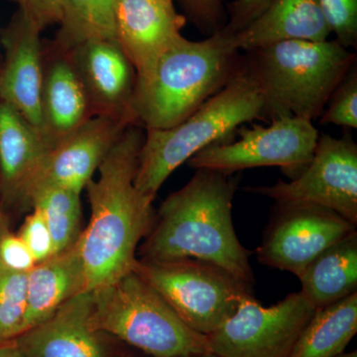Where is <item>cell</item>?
Listing matches in <instances>:
<instances>
[{"instance_id": "1", "label": "cell", "mask_w": 357, "mask_h": 357, "mask_svg": "<svg viewBox=\"0 0 357 357\" xmlns=\"http://www.w3.org/2000/svg\"><path fill=\"white\" fill-rule=\"evenodd\" d=\"M145 134L129 126L86 185L91 220L79 238L86 291H95L132 271L137 248L155 220L154 199L134 185Z\"/></svg>"}, {"instance_id": "2", "label": "cell", "mask_w": 357, "mask_h": 357, "mask_svg": "<svg viewBox=\"0 0 357 357\" xmlns=\"http://www.w3.org/2000/svg\"><path fill=\"white\" fill-rule=\"evenodd\" d=\"M236 184L232 174L198 169L160 206L141 244V259L203 260L252 285L250 252L238 241L232 222Z\"/></svg>"}, {"instance_id": "3", "label": "cell", "mask_w": 357, "mask_h": 357, "mask_svg": "<svg viewBox=\"0 0 357 357\" xmlns=\"http://www.w3.org/2000/svg\"><path fill=\"white\" fill-rule=\"evenodd\" d=\"M243 57L225 28L202 41L180 37L149 74L136 79L133 112L146 129L177 126L243 70Z\"/></svg>"}, {"instance_id": "4", "label": "cell", "mask_w": 357, "mask_h": 357, "mask_svg": "<svg viewBox=\"0 0 357 357\" xmlns=\"http://www.w3.org/2000/svg\"><path fill=\"white\" fill-rule=\"evenodd\" d=\"M356 54L337 40H290L246 52L244 67L261 91L268 119L314 122L356 65Z\"/></svg>"}, {"instance_id": "5", "label": "cell", "mask_w": 357, "mask_h": 357, "mask_svg": "<svg viewBox=\"0 0 357 357\" xmlns=\"http://www.w3.org/2000/svg\"><path fill=\"white\" fill-rule=\"evenodd\" d=\"M268 117L266 103L255 79L244 67L225 88L177 126L146 129L134 185L155 199L171 174L204 148L232 141L243 124Z\"/></svg>"}, {"instance_id": "6", "label": "cell", "mask_w": 357, "mask_h": 357, "mask_svg": "<svg viewBox=\"0 0 357 357\" xmlns=\"http://www.w3.org/2000/svg\"><path fill=\"white\" fill-rule=\"evenodd\" d=\"M91 292V321L98 332L114 335L153 357L211 352L208 337L185 325L135 272Z\"/></svg>"}, {"instance_id": "7", "label": "cell", "mask_w": 357, "mask_h": 357, "mask_svg": "<svg viewBox=\"0 0 357 357\" xmlns=\"http://www.w3.org/2000/svg\"><path fill=\"white\" fill-rule=\"evenodd\" d=\"M132 271L165 299L185 325L206 337L236 312L241 301L253 295L252 285L194 258H140Z\"/></svg>"}, {"instance_id": "8", "label": "cell", "mask_w": 357, "mask_h": 357, "mask_svg": "<svg viewBox=\"0 0 357 357\" xmlns=\"http://www.w3.org/2000/svg\"><path fill=\"white\" fill-rule=\"evenodd\" d=\"M241 139L215 143L188 161L191 168L234 174L257 167H279L291 180L304 172L319 136L312 121L296 116L271 119L268 126L238 128Z\"/></svg>"}, {"instance_id": "9", "label": "cell", "mask_w": 357, "mask_h": 357, "mask_svg": "<svg viewBox=\"0 0 357 357\" xmlns=\"http://www.w3.org/2000/svg\"><path fill=\"white\" fill-rule=\"evenodd\" d=\"M314 311L301 292L271 307L248 296L208 335L211 351L218 357H290Z\"/></svg>"}, {"instance_id": "10", "label": "cell", "mask_w": 357, "mask_h": 357, "mask_svg": "<svg viewBox=\"0 0 357 357\" xmlns=\"http://www.w3.org/2000/svg\"><path fill=\"white\" fill-rule=\"evenodd\" d=\"M276 203L303 202L330 208L357 225V144L351 135H319L304 172L291 182L246 188Z\"/></svg>"}, {"instance_id": "11", "label": "cell", "mask_w": 357, "mask_h": 357, "mask_svg": "<svg viewBox=\"0 0 357 357\" xmlns=\"http://www.w3.org/2000/svg\"><path fill=\"white\" fill-rule=\"evenodd\" d=\"M356 231V225L325 206L277 203L256 257L263 265L299 277L317 256Z\"/></svg>"}, {"instance_id": "12", "label": "cell", "mask_w": 357, "mask_h": 357, "mask_svg": "<svg viewBox=\"0 0 357 357\" xmlns=\"http://www.w3.org/2000/svg\"><path fill=\"white\" fill-rule=\"evenodd\" d=\"M133 126L126 119L91 116L58 141L42 163L31 195L42 188L57 187L79 192L109 153L124 131Z\"/></svg>"}, {"instance_id": "13", "label": "cell", "mask_w": 357, "mask_h": 357, "mask_svg": "<svg viewBox=\"0 0 357 357\" xmlns=\"http://www.w3.org/2000/svg\"><path fill=\"white\" fill-rule=\"evenodd\" d=\"M67 51L86 93L91 116L138 124L132 107L135 69L116 40H91Z\"/></svg>"}, {"instance_id": "14", "label": "cell", "mask_w": 357, "mask_h": 357, "mask_svg": "<svg viewBox=\"0 0 357 357\" xmlns=\"http://www.w3.org/2000/svg\"><path fill=\"white\" fill-rule=\"evenodd\" d=\"M185 17L173 0H119L115 11V39L136 72V79L149 74L160 57L181 34Z\"/></svg>"}, {"instance_id": "15", "label": "cell", "mask_w": 357, "mask_h": 357, "mask_svg": "<svg viewBox=\"0 0 357 357\" xmlns=\"http://www.w3.org/2000/svg\"><path fill=\"white\" fill-rule=\"evenodd\" d=\"M91 312L93 293L84 291L11 342L21 357H109L105 333L96 330Z\"/></svg>"}, {"instance_id": "16", "label": "cell", "mask_w": 357, "mask_h": 357, "mask_svg": "<svg viewBox=\"0 0 357 357\" xmlns=\"http://www.w3.org/2000/svg\"><path fill=\"white\" fill-rule=\"evenodd\" d=\"M41 32L18 11L2 33L4 59L0 69V102L13 107L44 136L40 109Z\"/></svg>"}, {"instance_id": "17", "label": "cell", "mask_w": 357, "mask_h": 357, "mask_svg": "<svg viewBox=\"0 0 357 357\" xmlns=\"http://www.w3.org/2000/svg\"><path fill=\"white\" fill-rule=\"evenodd\" d=\"M51 145L10 105L0 102V203L29 208L30 191Z\"/></svg>"}, {"instance_id": "18", "label": "cell", "mask_w": 357, "mask_h": 357, "mask_svg": "<svg viewBox=\"0 0 357 357\" xmlns=\"http://www.w3.org/2000/svg\"><path fill=\"white\" fill-rule=\"evenodd\" d=\"M42 66L40 109L43 134L52 149L91 116L69 52L54 42L42 45Z\"/></svg>"}, {"instance_id": "19", "label": "cell", "mask_w": 357, "mask_h": 357, "mask_svg": "<svg viewBox=\"0 0 357 357\" xmlns=\"http://www.w3.org/2000/svg\"><path fill=\"white\" fill-rule=\"evenodd\" d=\"M331 34L319 0H272L252 22L231 34V43L248 52L290 40L325 41Z\"/></svg>"}, {"instance_id": "20", "label": "cell", "mask_w": 357, "mask_h": 357, "mask_svg": "<svg viewBox=\"0 0 357 357\" xmlns=\"http://www.w3.org/2000/svg\"><path fill=\"white\" fill-rule=\"evenodd\" d=\"M86 291L79 239L72 248L37 263L27 273L24 332L50 318L59 307Z\"/></svg>"}, {"instance_id": "21", "label": "cell", "mask_w": 357, "mask_h": 357, "mask_svg": "<svg viewBox=\"0 0 357 357\" xmlns=\"http://www.w3.org/2000/svg\"><path fill=\"white\" fill-rule=\"evenodd\" d=\"M298 278L301 293L314 309L357 292V232L317 256Z\"/></svg>"}, {"instance_id": "22", "label": "cell", "mask_w": 357, "mask_h": 357, "mask_svg": "<svg viewBox=\"0 0 357 357\" xmlns=\"http://www.w3.org/2000/svg\"><path fill=\"white\" fill-rule=\"evenodd\" d=\"M357 332V292L316 309L290 357H337Z\"/></svg>"}, {"instance_id": "23", "label": "cell", "mask_w": 357, "mask_h": 357, "mask_svg": "<svg viewBox=\"0 0 357 357\" xmlns=\"http://www.w3.org/2000/svg\"><path fill=\"white\" fill-rule=\"evenodd\" d=\"M119 0H62L60 24L54 43L64 50L91 40L115 39Z\"/></svg>"}, {"instance_id": "24", "label": "cell", "mask_w": 357, "mask_h": 357, "mask_svg": "<svg viewBox=\"0 0 357 357\" xmlns=\"http://www.w3.org/2000/svg\"><path fill=\"white\" fill-rule=\"evenodd\" d=\"M30 206L43 215L50 230L56 255L77 243L83 231L79 192L63 188H42L31 195Z\"/></svg>"}, {"instance_id": "25", "label": "cell", "mask_w": 357, "mask_h": 357, "mask_svg": "<svg viewBox=\"0 0 357 357\" xmlns=\"http://www.w3.org/2000/svg\"><path fill=\"white\" fill-rule=\"evenodd\" d=\"M26 309L27 273L0 264V344L13 342L24 332Z\"/></svg>"}, {"instance_id": "26", "label": "cell", "mask_w": 357, "mask_h": 357, "mask_svg": "<svg viewBox=\"0 0 357 357\" xmlns=\"http://www.w3.org/2000/svg\"><path fill=\"white\" fill-rule=\"evenodd\" d=\"M328 109L319 117V124H335L357 128V68L349 70L328 102Z\"/></svg>"}, {"instance_id": "27", "label": "cell", "mask_w": 357, "mask_h": 357, "mask_svg": "<svg viewBox=\"0 0 357 357\" xmlns=\"http://www.w3.org/2000/svg\"><path fill=\"white\" fill-rule=\"evenodd\" d=\"M331 31L345 48L357 46V0H319Z\"/></svg>"}, {"instance_id": "28", "label": "cell", "mask_w": 357, "mask_h": 357, "mask_svg": "<svg viewBox=\"0 0 357 357\" xmlns=\"http://www.w3.org/2000/svg\"><path fill=\"white\" fill-rule=\"evenodd\" d=\"M17 236L29 249L36 263L56 255L48 225L43 215L35 208H32V213L26 217Z\"/></svg>"}, {"instance_id": "29", "label": "cell", "mask_w": 357, "mask_h": 357, "mask_svg": "<svg viewBox=\"0 0 357 357\" xmlns=\"http://www.w3.org/2000/svg\"><path fill=\"white\" fill-rule=\"evenodd\" d=\"M0 264L20 273H28L37 264L22 239L6 225L0 230Z\"/></svg>"}, {"instance_id": "30", "label": "cell", "mask_w": 357, "mask_h": 357, "mask_svg": "<svg viewBox=\"0 0 357 357\" xmlns=\"http://www.w3.org/2000/svg\"><path fill=\"white\" fill-rule=\"evenodd\" d=\"M190 20L204 34L213 35L225 27L222 0H182Z\"/></svg>"}, {"instance_id": "31", "label": "cell", "mask_w": 357, "mask_h": 357, "mask_svg": "<svg viewBox=\"0 0 357 357\" xmlns=\"http://www.w3.org/2000/svg\"><path fill=\"white\" fill-rule=\"evenodd\" d=\"M20 6V11L41 31L47 26L59 22L62 0H11Z\"/></svg>"}, {"instance_id": "32", "label": "cell", "mask_w": 357, "mask_h": 357, "mask_svg": "<svg viewBox=\"0 0 357 357\" xmlns=\"http://www.w3.org/2000/svg\"><path fill=\"white\" fill-rule=\"evenodd\" d=\"M272 0H234L229 4V20L225 29L230 34L241 31L263 13Z\"/></svg>"}, {"instance_id": "33", "label": "cell", "mask_w": 357, "mask_h": 357, "mask_svg": "<svg viewBox=\"0 0 357 357\" xmlns=\"http://www.w3.org/2000/svg\"><path fill=\"white\" fill-rule=\"evenodd\" d=\"M0 357H21L13 342L0 344Z\"/></svg>"}, {"instance_id": "34", "label": "cell", "mask_w": 357, "mask_h": 357, "mask_svg": "<svg viewBox=\"0 0 357 357\" xmlns=\"http://www.w3.org/2000/svg\"><path fill=\"white\" fill-rule=\"evenodd\" d=\"M181 357H218L213 352H206V354H191V356H185Z\"/></svg>"}, {"instance_id": "35", "label": "cell", "mask_w": 357, "mask_h": 357, "mask_svg": "<svg viewBox=\"0 0 357 357\" xmlns=\"http://www.w3.org/2000/svg\"><path fill=\"white\" fill-rule=\"evenodd\" d=\"M2 208H2L1 203H0V230H1L2 227L6 225V220H4L3 217V213H2Z\"/></svg>"}, {"instance_id": "36", "label": "cell", "mask_w": 357, "mask_h": 357, "mask_svg": "<svg viewBox=\"0 0 357 357\" xmlns=\"http://www.w3.org/2000/svg\"><path fill=\"white\" fill-rule=\"evenodd\" d=\"M337 357H357V351L349 352V354H342Z\"/></svg>"}, {"instance_id": "37", "label": "cell", "mask_w": 357, "mask_h": 357, "mask_svg": "<svg viewBox=\"0 0 357 357\" xmlns=\"http://www.w3.org/2000/svg\"><path fill=\"white\" fill-rule=\"evenodd\" d=\"M0 69H1V61H0Z\"/></svg>"}, {"instance_id": "38", "label": "cell", "mask_w": 357, "mask_h": 357, "mask_svg": "<svg viewBox=\"0 0 357 357\" xmlns=\"http://www.w3.org/2000/svg\"><path fill=\"white\" fill-rule=\"evenodd\" d=\"M126 357H131V356H126Z\"/></svg>"}]
</instances>
